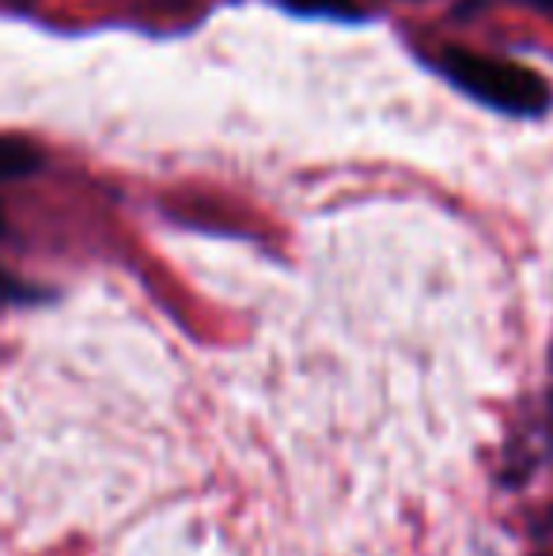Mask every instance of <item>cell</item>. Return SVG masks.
Wrapping results in <instances>:
<instances>
[{
  "mask_svg": "<svg viewBox=\"0 0 553 556\" xmlns=\"http://www.w3.org/2000/svg\"><path fill=\"white\" fill-rule=\"evenodd\" d=\"M440 68L448 73V80L458 91L493 106V111L516 114V117H539L553 103L546 76H539L527 65H516V61L481 58V53L470 50H448L440 58Z\"/></svg>",
  "mask_w": 553,
  "mask_h": 556,
  "instance_id": "cell-1",
  "label": "cell"
},
{
  "mask_svg": "<svg viewBox=\"0 0 553 556\" xmlns=\"http://www.w3.org/2000/svg\"><path fill=\"white\" fill-rule=\"evenodd\" d=\"M0 235H4V216H0Z\"/></svg>",
  "mask_w": 553,
  "mask_h": 556,
  "instance_id": "cell-5",
  "label": "cell"
},
{
  "mask_svg": "<svg viewBox=\"0 0 553 556\" xmlns=\"http://www.w3.org/2000/svg\"><path fill=\"white\" fill-rule=\"evenodd\" d=\"M30 300H38L35 288L20 285V280H15V277H8V273H0V303H30Z\"/></svg>",
  "mask_w": 553,
  "mask_h": 556,
  "instance_id": "cell-4",
  "label": "cell"
},
{
  "mask_svg": "<svg viewBox=\"0 0 553 556\" xmlns=\"http://www.w3.org/2000/svg\"><path fill=\"white\" fill-rule=\"evenodd\" d=\"M285 8L296 15H334V20H356L361 15L356 0H285Z\"/></svg>",
  "mask_w": 553,
  "mask_h": 556,
  "instance_id": "cell-3",
  "label": "cell"
},
{
  "mask_svg": "<svg viewBox=\"0 0 553 556\" xmlns=\"http://www.w3.org/2000/svg\"><path fill=\"white\" fill-rule=\"evenodd\" d=\"M42 167V152L20 137H0V182H15Z\"/></svg>",
  "mask_w": 553,
  "mask_h": 556,
  "instance_id": "cell-2",
  "label": "cell"
}]
</instances>
